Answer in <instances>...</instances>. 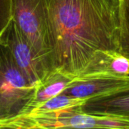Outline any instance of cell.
<instances>
[{
	"label": "cell",
	"mask_w": 129,
	"mask_h": 129,
	"mask_svg": "<svg viewBox=\"0 0 129 129\" xmlns=\"http://www.w3.org/2000/svg\"><path fill=\"white\" fill-rule=\"evenodd\" d=\"M57 70L77 77L96 51H117L119 0H46Z\"/></svg>",
	"instance_id": "obj_1"
},
{
	"label": "cell",
	"mask_w": 129,
	"mask_h": 129,
	"mask_svg": "<svg viewBox=\"0 0 129 129\" xmlns=\"http://www.w3.org/2000/svg\"><path fill=\"white\" fill-rule=\"evenodd\" d=\"M12 20L48 72L57 71L46 0H12Z\"/></svg>",
	"instance_id": "obj_2"
},
{
	"label": "cell",
	"mask_w": 129,
	"mask_h": 129,
	"mask_svg": "<svg viewBox=\"0 0 129 129\" xmlns=\"http://www.w3.org/2000/svg\"><path fill=\"white\" fill-rule=\"evenodd\" d=\"M36 90L8 47L0 41V122L23 114L33 102Z\"/></svg>",
	"instance_id": "obj_3"
},
{
	"label": "cell",
	"mask_w": 129,
	"mask_h": 129,
	"mask_svg": "<svg viewBox=\"0 0 129 129\" xmlns=\"http://www.w3.org/2000/svg\"><path fill=\"white\" fill-rule=\"evenodd\" d=\"M129 128V119L83 113L81 107L56 114L20 115L0 122V128Z\"/></svg>",
	"instance_id": "obj_4"
},
{
	"label": "cell",
	"mask_w": 129,
	"mask_h": 129,
	"mask_svg": "<svg viewBox=\"0 0 129 129\" xmlns=\"http://www.w3.org/2000/svg\"><path fill=\"white\" fill-rule=\"evenodd\" d=\"M0 41L8 47L17 65L32 85L37 87L51 75L13 20L2 34Z\"/></svg>",
	"instance_id": "obj_5"
},
{
	"label": "cell",
	"mask_w": 129,
	"mask_h": 129,
	"mask_svg": "<svg viewBox=\"0 0 129 129\" xmlns=\"http://www.w3.org/2000/svg\"><path fill=\"white\" fill-rule=\"evenodd\" d=\"M128 85L129 76H91L75 77L62 93L87 101L115 92Z\"/></svg>",
	"instance_id": "obj_6"
},
{
	"label": "cell",
	"mask_w": 129,
	"mask_h": 129,
	"mask_svg": "<svg viewBox=\"0 0 129 129\" xmlns=\"http://www.w3.org/2000/svg\"><path fill=\"white\" fill-rule=\"evenodd\" d=\"M81 110L91 115L129 119V85L115 92L85 101Z\"/></svg>",
	"instance_id": "obj_7"
},
{
	"label": "cell",
	"mask_w": 129,
	"mask_h": 129,
	"mask_svg": "<svg viewBox=\"0 0 129 129\" xmlns=\"http://www.w3.org/2000/svg\"><path fill=\"white\" fill-rule=\"evenodd\" d=\"M129 76V60L115 51H96L77 77Z\"/></svg>",
	"instance_id": "obj_8"
},
{
	"label": "cell",
	"mask_w": 129,
	"mask_h": 129,
	"mask_svg": "<svg viewBox=\"0 0 129 129\" xmlns=\"http://www.w3.org/2000/svg\"><path fill=\"white\" fill-rule=\"evenodd\" d=\"M75 77L59 70L54 72L45 81L36 87L33 102L23 113H28L32 108L60 94H61ZM23 115V114H22Z\"/></svg>",
	"instance_id": "obj_9"
},
{
	"label": "cell",
	"mask_w": 129,
	"mask_h": 129,
	"mask_svg": "<svg viewBox=\"0 0 129 129\" xmlns=\"http://www.w3.org/2000/svg\"><path fill=\"white\" fill-rule=\"evenodd\" d=\"M85 101L84 100L76 98L66 94L61 93L40 104L36 105L28 113L23 115L56 114L65 110L81 107Z\"/></svg>",
	"instance_id": "obj_10"
},
{
	"label": "cell",
	"mask_w": 129,
	"mask_h": 129,
	"mask_svg": "<svg viewBox=\"0 0 129 129\" xmlns=\"http://www.w3.org/2000/svg\"><path fill=\"white\" fill-rule=\"evenodd\" d=\"M119 38L117 52L129 60V0H119Z\"/></svg>",
	"instance_id": "obj_11"
},
{
	"label": "cell",
	"mask_w": 129,
	"mask_h": 129,
	"mask_svg": "<svg viewBox=\"0 0 129 129\" xmlns=\"http://www.w3.org/2000/svg\"><path fill=\"white\" fill-rule=\"evenodd\" d=\"M12 20V0H0V37Z\"/></svg>",
	"instance_id": "obj_12"
}]
</instances>
